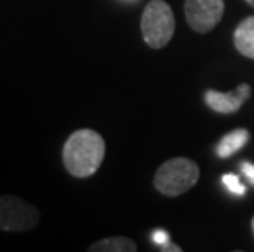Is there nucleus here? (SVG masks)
Masks as SVG:
<instances>
[{"instance_id":"obj_1","label":"nucleus","mask_w":254,"mask_h":252,"mask_svg":"<svg viewBox=\"0 0 254 252\" xmlns=\"http://www.w3.org/2000/svg\"><path fill=\"white\" fill-rule=\"evenodd\" d=\"M105 157V141L89 128L74 131L63 148L64 167L72 177L87 179L94 175Z\"/></svg>"},{"instance_id":"obj_2","label":"nucleus","mask_w":254,"mask_h":252,"mask_svg":"<svg viewBox=\"0 0 254 252\" xmlns=\"http://www.w3.org/2000/svg\"><path fill=\"white\" fill-rule=\"evenodd\" d=\"M200 179V169L187 157L169 159L154 175V187L166 197H179L190 190Z\"/></svg>"},{"instance_id":"obj_3","label":"nucleus","mask_w":254,"mask_h":252,"mask_svg":"<svg viewBox=\"0 0 254 252\" xmlns=\"http://www.w3.org/2000/svg\"><path fill=\"white\" fill-rule=\"evenodd\" d=\"M176 31L172 8L164 0H151L141 17V33L144 43L153 50L164 48Z\"/></svg>"},{"instance_id":"obj_4","label":"nucleus","mask_w":254,"mask_h":252,"mask_svg":"<svg viewBox=\"0 0 254 252\" xmlns=\"http://www.w3.org/2000/svg\"><path fill=\"white\" fill-rule=\"evenodd\" d=\"M40 223V211L35 205L17 195H0V231H30Z\"/></svg>"},{"instance_id":"obj_5","label":"nucleus","mask_w":254,"mask_h":252,"mask_svg":"<svg viewBox=\"0 0 254 252\" xmlns=\"http://www.w3.org/2000/svg\"><path fill=\"white\" fill-rule=\"evenodd\" d=\"M186 18L197 33H208L220 23L225 12L223 0H186Z\"/></svg>"},{"instance_id":"obj_6","label":"nucleus","mask_w":254,"mask_h":252,"mask_svg":"<svg viewBox=\"0 0 254 252\" xmlns=\"http://www.w3.org/2000/svg\"><path fill=\"white\" fill-rule=\"evenodd\" d=\"M251 97L250 84H241L233 90V92H218V90H207L203 95L205 103L217 113L231 115L245 105V101Z\"/></svg>"},{"instance_id":"obj_7","label":"nucleus","mask_w":254,"mask_h":252,"mask_svg":"<svg viewBox=\"0 0 254 252\" xmlns=\"http://www.w3.org/2000/svg\"><path fill=\"white\" fill-rule=\"evenodd\" d=\"M235 48L243 56L254 59V17H248L236 26L233 35Z\"/></svg>"},{"instance_id":"obj_8","label":"nucleus","mask_w":254,"mask_h":252,"mask_svg":"<svg viewBox=\"0 0 254 252\" xmlns=\"http://www.w3.org/2000/svg\"><path fill=\"white\" fill-rule=\"evenodd\" d=\"M248 139H250V133H248L246 130H243V128H238V130L228 133V135H225L217 146L218 157L225 159V157L233 155L235 152H238L243 146H245V144L248 143Z\"/></svg>"},{"instance_id":"obj_9","label":"nucleus","mask_w":254,"mask_h":252,"mask_svg":"<svg viewBox=\"0 0 254 252\" xmlns=\"http://www.w3.org/2000/svg\"><path fill=\"white\" fill-rule=\"evenodd\" d=\"M89 251L90 252H134L138 251V246L131 239L115 236V238L97 241V243L90 246Z\"/></svg>"},{"instance_id":"obj_10","label":"nucleus","mask_w":254,"mask_h":252,"mask_svg":"<svg viewBox=\"0 0 254 252\" xmlns=\"http://www.w3.org/2000/svg\"><path fill=\"white\" fill-rule=\"evenodd\" d=\"M221 182H223V185L228 189V192H231L233 195H238V197H243L246 194V187L241 184V180L238 179L235 174H225L221 177Z\"/></svg>"},{"instance_id":"obj_11","label":"nucleus","mask_w":254,"mask_h":252,"mask_svg":"<svg viewBox=\"0 0 254 252\" xmlns=\"http://www.w3.org/2000/svg\"><path fill=\"white\" fill-rule=\"evenodd\" d=\"M151 241L159 246V248H163L164 244L169 243V234H167L166 231H163V229H158V231H154L153 234H151Z\"/></svg>"},{"instance_id":"obj_12","label":"nucleus","mask_w":254,"mask_h":252,"mask_svg":"<svg viewBox=\"0 0 254 252\" xmlns=\"http://www.w3.org/2000/svg\"><path fill=\"white\" fill-rule=\"evenodd\" d=\"M240 169H241V172L245 174V177L248 180L251 182V184L254 185V164H251V162H241V165H240Z\"/></svg>"},{"instance_id":"obj_13","label":"nucleus","mask_w":254,"mask_h":252,"mask_svg":"<svg viewBox=\"0 0 254 252\" xmlns=\"http://www.w3.org/2000/svg\"><path fill=\"white\" fill-rule=\"evenodd\" d=\"M161 251H171V252H181L182 249L179 248L177 244H171V243H167V244H164L163 248H161Z\"/></svg>"},{"instance_id":"obj_14","label":"nucleus","mask_w":254,"mask_h":252,"mask_svg":"<svg viewBox=\"0 0 254 252\" xmlns=\"http://www.w3.org/2000/svg\"><path fill=\"white\" fill-rule=\"evenodd\" d=\"M246 2H248V3H250V5H251V7H254V0H246Z\"/></svg>"},{"instance_id":"obj_15","label":"nucleus","mask_w":254,"mask_h":252,"mask_svg":"<svg viewBox=\"0 0 254 252\" xmlns=\"http://www.w3.org/2000/svg\"><path fill=\"white\" fill-rule=\"evenodd\" d=\"M251 228H253V233H254V218H253V221H251Z\"/></svg>"}]
</instances>
